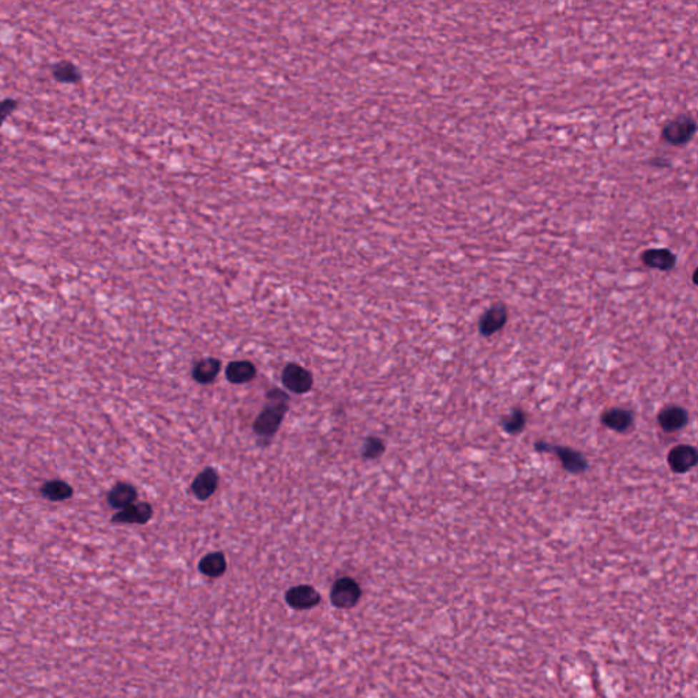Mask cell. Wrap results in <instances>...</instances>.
I'll return each mask as SVG.
<instances>
[{
  "label": "cell",
  "instance_id": "obj_1",
  "mask_svg": "<svg viewBox=\"0 0 698 698\" xmlns=\"http://www.w3.org/2000/svg\"><path fill=\"white\" fill-rule=\"evenodd\" d=\"M281 390H271L269 393V399L273 402L271 405L266 407L254 422V431L256 435L269 438L276 434L281 424L282 419L286 414L288 405H286V396L281 397Z\"/></svg>",
  "mask_w": 698,
  "mask_h": 698
},
{
  "label": "cell",
  "instance_id": "obj_2",
  "mask_svg": "<svg viewBox=\"0 0 698 698\" xmlns=\"http://www.w3.org/2000/svg\"><path fill=\"white\" fill-rule=\"evenodd\" d=\"M697 121L690 114H681L669 119L660 131V138L669 146L684 148L696 135Z\"/></svg>",
  "mask_w": 698,
  "mask_h": 698
},
{
  "label": "cell",
  "instance_id": "obj_3",
  "mask_svg": "<svg viewBox=\"0 0 698 698\" xmlns=\"http://www.w3.org/2000/svg\"><path fill=\"white\" fill-rule=\"evenodd\" d=\"M362 597V588L357 579L341 577L330 589V602L336 609H354Z\"/></svg>",
  "mask_w": 698,
  "mask_h": 698
},
{
  "label": "cell",
  "instance_id": "obj_4",
  "mask_svg": "<svg viewBox=\"0 0 698 698\" xmlns=\"http://www.w3.org/2000/svg\"><path fill=\"white\" fill-rule=\"evenodd\" d=\"M535 447L539 452H546V453L555 454L561 461V464L564 465V469L570 474L577 475V474H582L588 469V461L577 450H573V449L564 447V446L549 445L546 442H539V444H536Z\"/></svg>",
  "mask_w": 698,
  "mask_h": 698
},
{
  "label": "cell",
  "instance_id": "obj_5",
  "mask_svg": "<svg viewBox=\"0 0 698 698\" xmlns=\"http://www.w3.org/2000/svg\"><path fill=\"white\" fill-rule=\"evenodd\" d=\"M285 602L292 609L307 611L321 603V594L311 585H296L285 592Z\"/></svg>",
  "mask_w": 698,
  "mask_h": 698
},
{
  "label": "cell",
  "instance_id": "obj_6",
  "mask_svg": "<svg viewBox=\"0 0 698 698\" xmlns=\"http://www.w3.org/2000/svg\"><path fill=\"white\" fill-rule=\"evenodd\" d=\"M282 385L286 387L289 392L303 394L311 390L314 379H312L311 372L306 370L304 367L299 364H288L282 370Z\"/></svg>",
  "mask_w": 698,
  "mask_h": 698
},
{
  "label": "cell",
  "instance_id": "obj_7",
  "mask_svg": "<svg viewBox=\"0 0 698 698\" xmlns=\"http://www.w3.org/2000/svg\"><path fill=\"white\" fill-rule=\"evenodd\" d=\"M639 259L644 266L656 269L662 271H669L677 266V254L666 247H654L647 249L639 255Z\"/></svg>",
  "mask_w": 698,
  "mask_h": 698
},
{
  "label": "cell",
  "instance_id": "obj_8",
  "mask_svg": "<svg viewBox=\"0 0 698 698\" xmlns=\"http://www.w3.org/2000/svg\"><path fill=\"white\" fill-rule=\"evenodd\" d=\"M507 307L504 303L492 304L487 311L484 312L479 321V331L482 336L489 337L498 333L507 322Z\"/></svg>",
  "mask_w": 698,
  "mask_h": 698
},
{
  "label": "cell",
  "instance_id": "obj_9",
  "mask_svg": "<svg viewBox=\"0 0 698 698\" xmlns=\"http://www.w3.org/2000/svg\"><path fill=\"white\" fill-rule=\"evenodd\" d=\"M667 461L672 472L686 474L697 465V450L693 446H675L669 450Z\"/></svg>",
  "mask_w": 698,
  "mask_h": 698
},
{
  "label": "cell",
  "instance_id": "obj_10",
  "mask_svg": "<svg viewBox=\"0 0 698 698\" xmlns=\"http://www.w3.org/2000/svg\"><path fill=\"white\" fill-rule=\"evenodd\" d=\"M657 420H659L662 430L666 431V432H675V431L684 429V426L687 424L689 415L682 407L669 405L660 411Z\"/></svg>",
  "mask_w": 698,
  "mask_h": 698
},
{
  "label": "cell",
  "instance_id": "obj_11",
  "mask_svg": "<svg viewBox=\"0 0 698 698\" xmlns=\"http://www.w3.org/2000/svg\"><path fill=\"white\" fill-rule=\"evenodd\" d=\"M217 486H219V475L216 469L206 468L194 479L191 491L195 498L201 501H206L216 492Z\"/></svg>",
  "mask_w": 698,
  "mask_h": 698
},
{
  "label": "cell",
  "instance_id": "obj_12",
  "mask_svg": "<svg viewBox=\"0 0 698 698\" xmlns=\"http://www.w3.org/2000/svg\"><path fill=\"white\" fill-rule=\"evenodd\" d=\"M153 516V509L146 502L134 504L123 510H119L118 514L114 516V522L120 524H146Z\"/></svg>",
  "mask_w": 698,
  "mask_h": 698
},
{
  "label": "cell",
  "instance_id": "obj_13",
  "mask_svg": "<svg viewBox=\"0 0 698 698\" xmlns=\"http://www.w3.org/2000/svg\"><path fill=\"white\" fill-rule=\"evenodd\" d=\"M221 370V362L216 357H205L195 363L193 378L201 385L211 384Z\"/></svg>",
  "mask_w": 698,
  "mask_h": 698
},
{
  "label": "cell",
  "instance_id": "obj_14",
  "mask_svg": "<svg viewBox=\"0 0 698 698\" xmlns=\"http://www.w3.org/2000/svg\"><path fill=\"white\" fill-rule=\"evenodd\" d=\"M138 492L134 486L129 483H118L112 490L108 492V504L114 509L123 510L129 506L134 505Z\"/></svg>",
  "mask_w": 698,
  "mask_h": 698
},
{
  "label": "cell",
  "instance_id": "obj_15",
  "mask_svg": "<svg viewBox=\"0 0 698 698\" xmlns=\"http://www.w3.org/2000/svg\"><path fill=\"white\" fill-rule=\"evenodd\" d=\"M225 375L231 384L241 385V384H247V382L253 381L255 375H256V369L251 362H246V360L231 362L226 366Z\"/></svg>",
  "mask_w": 698,
  "mask_h": 698
},
{
  "label": "cell",
  "instance_id": "obj_16",
  "mask_svg": "<svg viewBox=\"0 0 698 698\" xmlns=\"http://www.w3.org/2000/svg\"><path fill=\"white\" fill-rule=\"evenodd\" d=\"M602 423L611 430L624 432L633 426V414L627 409L612 408L602 415Z\"/></svg>",
  "mask_w": 698,
  "mask_h": 698
},
{
  "label": "cell",
  "instance_id": "obj_17",
  "mask_svg": "<svg viewBox=\"0 0 698 698\" xmlns=\"http://www.w3.org/2000/svg\"><path fill=\"white\" fill-rule=\"evenodd\" d=\"M199 570L210 579L221 577L226 570V559L223 552H210L199 562Z\"/></svg>",
  "mask_w": 698,
  "mask_h": 698
},
{
  "label": "cell",
  "instance_id": "obj_18",
  "mask_svg": "<svg viewBox=\"0 0 698 698\" xmlns=\"http://www.w3.org/2000/svg\"><path fill=\"white\" fill-rule=\"evenodd\" d=\"M41 494L45 499L52 502H60L71 498L73 489L69 483L63 480H49L41 487Z\"/></svg>",
  "mask_w": 698,
  "mask_h": 698
},
{
  "label": "cell",
  "instance_id": "obj_19",
  "mask_svg": "<svg viewBox=\"0 0 698 698\" xmlns=\"http://www.w3.org/2000/svg\"><path fill=\"white\" fill-rule=\"evenodd\" d=\"M52 76L60 84H76L82 78L78 67L67 60L59 61L54 66Z\"/></svg>",
  "mask_w": 698,
  "mask_h": 698
},
{
  "label": "cell",
  "instance_id": "obj_20",
  "mask_svg": "<svg viewBox=\"0 0 698 698\" xmlns=\"http://www.w3.org/2000/svg\"><path fill=\"white\" fill-rule=\"evenodd\" d=\"M525 424H527V417L519 408L512 411L510 415L504 417L501 422L502 429L507 434H520L521 431L524 430Z\"/></svg>",
  "mask_w": 698,
  "mask_h": 698
},
{
  "label": "cell",
  "instance_id": "obj_21",
  "mask_svg": "<svg viewBox=\"0 0 698 698\" xmlns=\"http://www.w3.org/2000/svg\"><path fill=\"white\" fill-rule=\"evenodd\" d=\"M384 452H385L384 441L377 438V437H370L366 439V442L363 445L362 456L366 460H374V459H378L379 456H382Z\"/></svg>",
  "mask_w": 698,
  "mask_h": 698
},
{
  "label": "cell",
  "instance_id": "obj_22",
  "mask_svg": "<svg viewBox=\"0 0 698 698\" xmlns=\"http://www.w3.org/2000/svg\"><path fill=\"white\" fill-rule=\"evenodd\" d=\"M16 106H18V101L14 99H6L0 101V127L4 123V120L7 119V116L14 112Z\"/></svg>",
  "mask_w": 698,
  "mask_h": 698
},
{
  "label": "cell",
  "instance_id": "obj_23",
  "mask_svg": "<svg viewBox=\"0 0 698 698\" xmlns=\"http://www.w3.org/2000/svg\"><path fill=\"white\" fill-rule=\"evenodd\" d=\"M649 163H651V165H654V166H662V168H666V166H669V165H671L669 160H666V159H659V157H654V159H652Z\"/></svg>",
  "mask_w": 698,
  "mask_h": 698
},
{
  "label": "cell",
  "instance_id": "obj_24",
  "mask_svg": "<svg viewBox=\"0 0 698 698\" xmlns=\"http://www.w3.org/2000/svg\"><path fill=\"white\" fill-rule=\"evenodd\" d=\"M693 282H694V285H697V269H694V271H693Z\"/></svg>",
  "mask_w": 698,
  "mask_h": 698
}]
</instances>
